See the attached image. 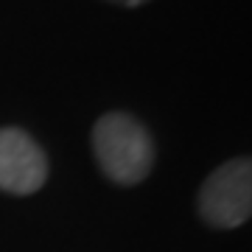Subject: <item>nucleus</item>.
Here are the masks:
<instances>
[{"label": "nucleus", "instance_id": "f257e3e1", "mask_svg": "<svg viewBox=\"0 0 252 252\" xmlns=\"http://www.w3.org/2000/svg\"><path fill=\"white\" fill-rule=\"evenodd\" d=\"M93 152L101 171L118 185H137L154 165L152 135L135 115L107 112L93 126Z\"/></svg>", "mask_w": 252, "mask_h": 252}, {"label": "nucleus", "instance_id": "f03ea898", "mask_svg": "<svg viewBox=\"0 0 252 252\" xmlns=\"http://www.w3.org/2000/svg\"><path fill=\"white\" fill-rule=\"evenodd\" d=\"M199 216L210 227L233 230L252 213V165L247 157L219 165L199 190Z\"/></svg>", "mask_w": 252, "mask_h": 252}, {"label": "nucleus", "instance_id": "7ed1b4c3", "mask_svg": "<svg viewBox=\"0 0 252 252\" xmlns=\"http://www.w3.org/2000/svg\"><path fill=\"white\" fill-rule=\"evenodd\" d=\"M48 160L26 129L6 126L0 129V190L6 193H34L45 185Z\"/></svg>", "mask_w": 252, "mask_h": 252}, {"label": "nucleus", "instance_id": "20e7f679", "mask_svg": "<svg viewBox=\"0 0 252 252\" xmlns=\"http://www.w3.org/2000/svg\"><path fill=\"white\" fill-rule=\"evenodd\" d=\"M107 3H115V6H126V9H137V6H143L149 0H107Z\"/></svg>", "mask_w": 252, "mask_h": 252}]
</instances>
